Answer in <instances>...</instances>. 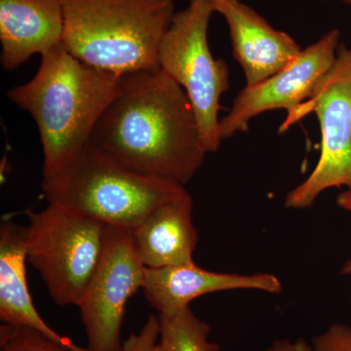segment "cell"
Returning <instances> with one entry per match:
<instances>
[{"label":"cell","instance_id":"6da1fadb","mask_svg":"<svg viewBox=\"0 0 351 351\" xmlns=\"http://www.w3.org/2000/svg\"><path fill=\"white\" fill-rule=\"evenodd\" d=\"M89 143L138 174L182 186L207 154L188 95L160 69L121 75Z\"/></svg>","mask_w":351,"mask_h":351},{"label":"cell","instance_id":"7a4b0ae2","mask_svg":"<svg viewBox=\"0 0 351 351\" xmlns=\"http://www.w3.org/2000/svg\"><path fill=\"white\" fill-rule=\"evenodd\" d=\"M120 80L80 61L62 44L41 56L29 82L7 92L38 125L43 177L63 170L89 144L97 122L119 93Z\"/></svg>","mask_w":351,"mask_h":351},{"label":"cell","instance_id":"3957f363","mask_svg":"<svg viewBox=\"0 0 351 351\" xmlns=\"http://www.w3.org/2000/svg\"><path fill=\"white\" fill-rule=\"evenodd\" d=\"M63 44L73 56L117 75L159 69L173 0H63Z\"/></svg>","mask_w":351,"mask_h":351},{"label":"cell","instance_id":"277c9868","mask_svg":"<svg viewBox=\"0 0 351 351\" xmlns=\"http://www.w3.org/2000/svg\"><path fill=\"white\" fill-rule=\"evenodd\" d=\"M41 189L49 204L130 233L157 207L188 193L129 169L90 143L63 170L43 177Z\"/></svg>","mask_w":351,"mask_h":351},{"label":"cell","instance_id":"5b68a950","mask_svg":"<svg viewBox=\"0 0 351 351\" xmlns=\"http://www.w3.org/2000/svg\"><path fill=\"white\" fill-rule=\"evenodd\" d=\"M213 13L212 0H189L186 8L176 12L157 56L159 69L188 95L207 154L221 145L219 99L230 89L228 64L215 59L208 43Z\"/></svg>","mask_w":351,"mask_h":351},{"label":"cell","instance_id":"8992f818","mask_svg":"<svg viewBox=\"0 0 351 351\" xmlns=\"http://www.w3.org/2000/svg\"><path fill=\"white\" fill-rule=\"evenodd\" d=\"M25 255L58 306H78L100 260L107 226L49 204L27 211Z\"/></svg>","mask_w":351,"mask_h":351},{"label":"cell","instance_id":"52a82bcc","mask_svg":"<svg viewBox=\"0 0 351 351\" xmlns=\"http://www.w3.org/2000/svg\"><path fill=\"white\" fill-rule=\"evenodd\" d=\"M309 113L317 115L321 152L306 181L289 191L285 207L307 209L318 196L332 188L351 189V48L339 44L336 61L313 95L281 124L284 133Z\"/></svg>","mask_w":351,"mask_h":351},{"label":"cell","instance_id":"ba28073f","mask_svg":"<svg viewBox=\"0 0 351 351\" xmlns=\"http://www.w3.org/2000/svg\"><path fill=\"white\" fill-rule=\"evenodd\" d=\"M144 272L131 233L107 226L100 260L77 306L88 350H122L127 302L142 289Z\"/></svg>","mask_w":351,"mask_h":351},{"label":"cell","instance_id":"9c48e42d","mask_svg":"<svg viewBox=\"0 0 351 351\" xmlns=\"http://www.w3.org/2000/svg\"><path fill=\"white\" fill-rule=\"evenodd\" d=\"M339 38V29L328 32L276 75L253 86H245L235 97L228 114L219 120L221 140L248 131L251 120L261 113L280 108L290 113L301 106L336 61Z\"/></svg>","mask_w":351,"mask_h":351},{"label":"cell","instance_id":"30bf717a","mask_svg":"<svg viewBox=\"0 0 351 351\" xmlns=\"http://www.w3.org/2000/svg\"><path fill=\"white\" fill-rule=\"evenodd\" d=\"M212 3L228 25L233 57L243 69L246 86L276 75L301 54L294 38L274 29L241 0H212Z\"/></svg>","mask_w":351,"mask_h":351},{"label":"cell","instance_id":"8fae6325","mask_svg":"<svg viewBox=\"0 0 351 351\" xmlns=\"http://www.w3.org/2000/svg\"><path fill=\"white\" fill-rule=\"evenodd\" d=\"M145 300L159 315H174L197 298L232 290H258L280 294L282 283L271 274H239L210 271L195 262L174 267H145L142 286Z\"/></svg>","mask_w":351,"mask_h":351},{"label":"cell","instance_id":"7c38bea8","mask_svg":"<svg viewBox=\"0 0 351 351\" xmlns=\"http://www.w3.org/2000/svg\"><path fill=\"white\" fill-rule=\"evenodd\" d=\"M63 0H0V63L15 71L63 44Z\"/></svg>","mask_w":351,"mask_h":351},{"label":"cell","instance_id":"4fadbf2b","mask_svg":"<svg viewBox=\"0 0 351 351\" xmlns=\"http://www.w3.org/2000/svg\"><path fill=\"white\" fill-rule=\"evenodd\" d=\"M193 201L189 193L154 209L131 232L134 248L149 269L193 262L198 232L193 221Z\"/></svg>","mask_w":351,"mask_h":351},{"label":"cell","instance_id":"5bb4252c","mask_svg":"<svg viewBox=\"0 0 351 351\" xmlns=\"http://www.w3.org/2000/svg\"><path fill=\"white\" fill-rule=\"evenodd\" d=\"M25 226L0 225V318L4 324L36 330L71 351H91L52 329L39 315L27 286Z\"/></svg>","mask_w":351,"mask_h":351},{"label":"cell","instance_id":"9a60e30c","mask_svg":"<svg viewBox=\"0 0 351 351\" xmlns=\"http://www.w3.org/2000/svg\"><path fill=\"white\" fill-rule=\"evenodd\" d=\"M160 338L166 351H219L209 341L211 327L198 318L191 306L174 315H159Z\"/></svg>","mask_w":351,"mask_h":351},{"label":"cell","instance_id":"2e32d148","mask_svg":"<svg viewBox=\"0 0 351 351\" xmlns=\"http://www.w3.org/2000/svg\"><path fill=\"white\" fill-rule=\"evenodd\" d=\"M0 351H71L36 330L3 324L0 326Z\"/></svg>","mask_w":351,"mask_h":351},{"label":"cell","instance_id":"e0dca14e","mask_svg":"<svg viewBox=\"0 0 351 351\" xmlns=\"http://www.w3.org/2000/svg\"><path fill=\"white\" fill-rule=\"evenodd\" d=\"M160 338L159 319L154 314L147 317L144 326L138 334L131 336L123 343L121 351H166L158 341Z\"/></svg>","mask_w":351,"mask_h":351},{"label":"cell","instance_id":"ac0fdd59","mask_svg":"<svg viewBox=\"0 0 351 351\" xmlns=\"http://www.w3.org/2000/svg\"><path fill=\"white\" fill-rule=\"evenodd\" d=\"M314 351H351V327L334 324L313 339Z\"/></svg>","mask_w":351,"mask_h":351},{"label":"cell","instance_id":"d6986e66","mask_svg":"<svg viewBox=\"0 0 351 351\" xmlns=\"http://www.w3.org/2000/svg\"><path fill=\"white\" fill-rule=\"evenodd\" d=\"M265 351H314L313 345L306 339L300 338L295 341L288 339H276Z\"/></svg>","mask_w":351,"mask_h":351},{"label":"cell","instance_id":"ffe728a7","mask_svg":"<svg viewBox=\"0 0 351 351\" xmlns=\"http://www.w3.org/2000/svg\"><path fill=\"white\" fill-rule=\"evenodd\" d=\"M337 204L351 214V189H348L339 195L337 197Z\"/></svg>","mask_w":351,"mask_h":351},{"label":"cell","instance_id":"44dd1931","mask_svg":"<svg viewBox=\"0 0 351 351\" xmlns=\"http://www.w3.org/2000/svg\"><path fill=\"white\" fill-rule=\"evenodd\" d=\"M341 274H343V276L351 274V260H348V262L343 265L341 269Z\"/></svg>","mask_w":351,"mask_h":351},{"label":"cell","instance_id":"7402d4cb","mask_svg":"<svg viewBox=\"0 0 351 351\" xmlns=\"http://www.w3.org/2000/svg\"><path fill=\"white\" fill-rule=\"evenodd\" d=\"M350 1H351V0H350Z\"/></svg>","mask_w":351,"mask_h":351}]
</instances>
